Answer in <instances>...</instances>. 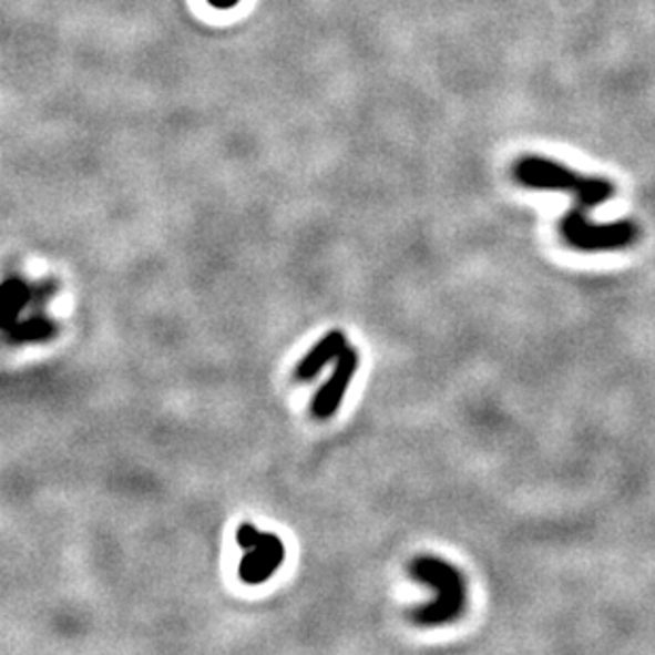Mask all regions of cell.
Returning <instances> with one entry per match:
<instances>
[{"label":"cell","mask_w":655,"mask_h":655,"mask_svg":"<svg viewBox=\"0 0 655 655\" xmlns=\"http://www.w3.org/2000/svg\"><path fill=\"white\" fill-rule=\"evenodd\" d=\"M285 560V545L274 533H262L255 547L246 550L238 573L244 583H264L278 571Z\"/></svg>","instance_id":"obj_5"},{"label":"cell","mask_w":655,"mask_h":655,"mask_svg":"<svg viewBox=\"0 0 655 655\" xmlns=\"http://www.w3.org/2000/svg\"><path fill=\"white\" fill-rule=\"evenodd\" d=\"M346 336L341 331H329L323 340L316 344L315 348L299 361L297 369H295V378L297 380H313L315 376L320 373V369L329 361L338 359L341 350L346 348Z\"/></svg>","instance_id":"obj_6"},{"label":"cell","mask_w":655,"mask_h":655,"mask_svg":"<svg viewBox=\"0 0 655 655\" xmlns=\"http://www.w3.org/2000/svg\"><path fill=\"white\" fill-rule=\"evenodd\" d=\"M359 367V350L352 346H346L341 350L340 357L336 359V367L331 378L318 389L313 401V413L320 420L331 418L334 413L340 410L341 399L346 390L350 387L352 376L357 373Z\"/></svg>","instance_id":"obj_4"},{"label":"cell","mask_w":655,"mask_h":655,"mask_svg":"<svg viewBox=\"0 0 655 655\" xmlns=\"http://www.w3.org/2000/svg\"><path fill=\"white\" fill-rule=\"evenodd\" d=\"M215 9H221V11H225V9H232V7H236L240 0H208Z\"/></svg>","instance_id":"obj_9"},{"label":"cell","mask_w":655,"mask_h":655,"mask_svg":"<svg viewBox=\"0 0 655 655\" xmlns=\"http://www.w3.org/2000/svg\"><path fill=\"white\" fill-rule=\"evenodd\" d=\"M513 176L522 187L541 192H566L575 197V206L564 215L569 218H585V211L596 208L615 195V185L603 176H583L569 171L554 160L526 155L513 166Z\"/></svg>","instance_id":"obj_1"},{"label":"cell","mask_w":655,"mask_h":655,"mask_svg":"<svg viewBox=\"0 0 655 655\" xmlns=\"http://www.w3.org/2000/svg\"><path fill=\"white\" fill-rule=\"evenodd\" d=\"M4 331H7V340L13 341V344L16 341L18 344H22V341H43L55 336L58 325L43 315H37L28 318L24 323H20V325H16V327L4 329Z\"/></svg>","instance_id":"obj_7"},{"label":"cell","mask_w":655,"mask_h":655,"mask_svg":"<svg viewBox=\"0 0 655 655\" xmlns=\"http://www.w3.org/2000/svg\"><path fill=\"white\" fill-rule=\"evenodd\" d=\"M32 301V289H28L24 280L9 278L2 287V316H4V329L11 325V320L22 313L25 304Z\"/></svg>","instance_id":"obj_8"},{"label":"cell","mask_w":655,"mask_h":655,"mask_svg":"<svg viewBox=\"0 0 655 655\" xmlns=\"http://www.w3.org/2000/svg\"><path fill=\"white\" fill-rule=\"evenodd\" d=\"M410 575L416 582L429 583L437 592L433 603L410 613L416 626L433 628L461 617L467 605V583L454 564L436 556H418L410 564Z\"/></svg>","instance_id":"obj_2"},{"label":"cell","mask_w":655,"mask_h":655,"mask_svg":"<svg viewBox=\"0 0 655 655\" xmlns=\"http://www.w3.org/2000/svg\"><path fill=\"white\" fill-rule=\"evenodd\" d=\"M560 236L571 248L583 253L620 250L638 240V225L632 221L592 223L585 218L580 223H560Z\"/></svg>","instance_id":"obj_3"}]
</instances>
